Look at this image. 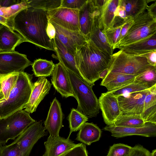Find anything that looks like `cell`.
Here are the masks:
<instances>
[{"label":"cell","instance_id":"cell-1","mask_svg":"<svg viewBox=\"0 0 156 156\" xmlns=\"http://www.w3.org/2000/svg\"><path fill=\"white\" fill-rule=\"evenodd\" d=\"M48 21L47 11L29 8L17 13L11 25L12 30L18 32L27 42L54 51L53 40L49 38L46 32Z\"/></svg>","mask_w":156,"mask_h":156},{"label":"cell","instance_id":"cell-2","mask_svg":"<svg viewBox=\"0 0 156 156\" xmlns=\"http://www.w3.org/2000/svg\"><path fill=\"white\" fill-rule=\"evenodd\" d=\"M111 57L89 40L77 48L74 55L77 68L86 82L92 87L99 79L100 73L109 68Z\"/></svg>","mask_w":156,"mask_h":156},{"label":"cell","instance_id":"cell-3","mask_svg":"<svg viewBox=\"0 0 156 156\" xmlns=\"http://www.w3.org/2000/svg\"><path fill=\"white\" fill-rule=\"evenodd\" d=\"M32 75L23 72H19L14 87L7 99L0 101V119L23 109L31 92Z\"/></svg>","mask_w":156,"mask_h":156},{"label":"cell","instance_id":"cell-4","mask_svg":"<svg viewBox=\"0 0 156 156\" xmlns=\"http://www.w3.org/2000/svg\"><path fill=\"white\" fill-rule=\"evenodd\" d=\"M67 71L78 102L77 109L88 118L96 117L99 112V108L98 99L92 87L72 72Z\"/></svg>","mask_w":156,"mask_h":156},{"label":"cell","instance_id":"cell-5","mask_svg":"<svg viewBox=\"0 0 156 156\" xmlns=\"http://www.w3.org/2000/svg\"><path fill=\"white\" fill-rule=\"evenodd\" d=\"M111 57L108 72L138 75L154 67L145 57L128 54L121 50Z\"/></svg>","mask_w":156,"mask_h":156},{"label":"cell","instance_id":"cell-6","mask_svg":"<svg viewBox=\"0 0 156 156\" xmlns=\"http://www.w3.org/2000/svg\"><path fill=\"white\" fill-rule=\"evenodd\" d=\"M36 122L29 113L23 109L0 119V145L15 139Z\"/></svg>","mask_w":156,"mask_h":156},{"label":"cell","instance_id":"cell-7","mask_svg":"<svg viewBox=\"0 0 156 156\" xmlns=\"http://www.w3.org/2000/svg\"><path fill=\"white\" fill-rule=\"evenodd\" d=\"M156 33V19L146 10L133 18V23L124 37L115 48L136 42Z\"/></svg>","mask_w":156,"mask_h":156},{"label":"cell","instance_id":"cell-8","mask_svg":"<svg viewBox=\"0 0 156 156\" xmlns=\"http://www.w3.org/2000/svg\"><path fill=\"white\" fill-rule=\"evenodd\" d=\"M41 121L36 122L14 141L18 147L20 156H29L34 145L41 138L48 134Z\"/></svg>","mask_w":156,"mask_h":156},{"label":"cell","instance_id":"cell-9","mask_svg":"<svg viewBox=\"0 0 156 156\" xmlns=\"http://www.w3.org/2000/svg\"><path fill=\"white\" fill-rule=\"evenodd\" d=\"M32 63L26 55L18 52H0V76L23 72Z\"/></svg>","mask_w":156,"mask_h":156},{"label":"cell","instance_id":"cell-10","mask_svg":"<svg viewBox=\"0 0 156 156\" xmlns=\"http://www.w3.org/2000/svg\"><path fill=\"white\" fill-rule=\"evenodd\" d=\"M79 10L60 7L47 11L49 20L68 30L80 32Z\"/></svg>","mask_w":156,"mask_h":156},{"label":"cell","instance_id":"cell-11","mask_svg":"<svg viewBox=\"0 0 156 156\" xmlns=\"http://www.w3.org/2000/svg\"><path fill=\"white\" fill-rule=\"evenodd\" d=\"M149 91V88L118 97L122 114L140 115L143 111L145 99Z\"/></svg>","mask_w":156,"mask_h":156},{"label":"cell","instance_id":"cell-12","mask_svg":"<svg viewBox=\"0 0 156 156\" xmlns=\"http://www.w3.org/2000/svg\"><path fill=\"white\" fill-rule=\"evenodd\" d=\"M98 101L104 122L107 126H112L122 114L117 98L107 92L101 94Z\"/></svg>","mask_w":156,"mask_h":156},{"label":"cell","instance_id":"cell-13","mask_svg":"<svg viewBox=\"0 0 156 156\" xmlns=\"http://www.w3.org/2000/svg\"><path fill=\"white\" fill-rule=\"evenodd\" d=\"M50 22L55 29V37L73 55L77 48L87 42L88 40L80 32L68 30Z\"/></svg>","mask_w":156,"mask_h":156},{"label":"cell","instance_id":"cell-14","mask_svg":"<svg viewBox=\"0 0 156 156\" xmlns=\"http://www.w3.org/2000/svg\"><path fill=\"white\" fill-rule=\"evenodd\" d=\"M51 76V84L62 97L75 98L67 69L60 62L55 64Z\"/></svg>","mask_w":156,"mask_h":156},{"label":"cell","instance_id":"cell-15","mask_svg":"<svg viewBox=\"0 0 156 156\" xmlns=\"http://www.w3.org/2000/svg\"><path fill=\"white\" fill-rule=\"evenodd\" d=\"M51 85L46 77H38L37 80L32 83L31 94L23 108L24 110L29 113L36 111L39 104L48 94Z\"/></svg>","mask_w":156,"mask_h":156},{"label":"cell","instance_id":"cell-16","mask_svg":"<svg viewBox=\"0 0 156 156\" xmlns=\"http://www.w3.org/2000/svg\"><path fill=\"white\" fill-rule=\"evenodd\" d=\"M104 130L110 132L112 136L120 138L131 135H140L144 137H153L156 136V124L145 123L141 127H128L107 126Z\"/></svg>","mask_w":156,"mask_h":156},{"label":"cell","instance_id":"cell-17","mask_svg":"<svg viewBox=\"0 0 156 156\" xmlns=\"http://www.w3.org/2000/svg\"><path fill=\"white\" fill-rule=\"evenodd\" d=\"M63 118L61 104L55 98L51 102L47 118L44 122V128L50 135L59 136L60 129L63 126Z\"/></svg>","mask_w":156,"mask_h":156},{"label":"cell","instance_id":"cell-18","mask_svg":"<svg viewBox=\"0 0 156 156\" xmlns=\"http://www.w3.org/2000/svg\"><path fill=\"white\" fill-rule=\"evenodd\" d=\"M100 14V10L95 6L93 0H87L79 10L80 31L88 40L95 16Z\"/></svg>","mask_w":156,"mask_h":156},{"label":"cell","instance_id":"cell-19","mask_svg":"<svg viewBox=\"0 0 156 156\" xmlns=\"http://www.w3.org/2000/svg\"><path fill=\"white\" fill-rule=\"evenodd\" d=\"M54 51L55 55L52 57L58 60L67 69L72 72L85 81L86 80L77 68L74 55L70 52L56 37L53 40Z\"/></svg>","mask_w":156,"mask_h":156},{"label":"cell","instance_id":"cell-20","mask_svg":"<svg viewBox=\"0 0 156 156\" xmlns=\"http://www.w3.org/2000/svg\"><path fill=\"white\" fill-rule=\"evenodd\" d=\"M49 135L44 142L45 151L42 156H59L77 146L69 139Z\"/></svg>","mask_w":156,"mask_h":156},{"label":"cell","instance_id":"cell-21","mask_svg":"<svg viewBox=\"0 0 156 156\" xmlns=\"http://www.w3.org/2000/svg\"><path fill=\"white\" fill-rule=\"evenodd\" d=\"M103 30L100 14L94 17L91 31L88 40L91 41L100 49L112 55L114 50L109 45L105 36L103 33Z\"/></svg>","mask_w":156,"mask_h":156},{"label":"cell","instance_id":"cell-22","mask_svg":"<svg viewBox=\"0 0 156 156\" xmlns=\"http://www.w3.org/2000/svg\"><path fill=\"white\" fill-rule=\"evenodd\" d=\"M118 48L126 53L136 55L156 51V33L132 43L119 47Z\"/></svg>","mask_w":156,"mask_h":156},{"label":"cell","instance_id":"cell-23","mask_svg":"<svg viewBox=\"0 0 156 156\" xmlns=\"http://www.w3.org/2000/svg\"><path fill=\"white\" fill-rule=\"evenodd\" d=\"M25 42L20 34L5 26L0 29V52L14 51L16 46Z\"/></svg>","mask_w":156,"mask_h":156},{"label":"cell","instance_id":"cell-24","mask_svg":"<svg viewBox=\"0 0 156 156\" xmlns=\"http://www.w3.org/2000/svg\"><path fill=\"white\" fill-rule=\"evenodd\" d=\"M140 115L145 123L156 124V84L149 88L145 99L144 110Z\"/></svg>","mask_w":156,"mask_h":156},{"label":"cell","instance_id":"cell-25","mask_svg":"<svg viewBox=\"0 0 156 156\" xmlns=\"http://www.w3.org/2000/svg\"><path fill=\"white\" fill-rule=\"evenodd\" d=\"M101 133V129L96 124L86 122L79 129L76 140L85 144L90 145L99 140Z\"/></svg>","mask_w":156,"mask_h":156},{"label":"cell","instance_id":"cell-26","mask_svg":"<svg viewBox=\"0 0 156 156\" xmlns=\"http://www.w3.org/2000/svg\"><path fill=\"white\" fill-rule=\"evenodd\" d=\"M137 76L108 72L100 85L112 90L133 81Z\"/></svg>","mask_w":156,"mask_h":156},{"label":"cell","instance_id":"cell-27","mask_svg":"<svg viewBox=\"0 0 156 156\" xmlns=\"http://www.w3.org/2000/svg\"><path fill=\"white\" fill-rule=\"evenodd\" d=\"M120 0H106L100 11V19L104 27L103 30L111 26L115 17L114 13Z\"/></svg>","mask_w":156,"mask_h":156},{"label":"cell","instance_id":"cell-28","mask_svg":"<svg viewBox=\"0 0 156 156\" xmlns=\"http://www.w3.org/2000/svg\"><path fill=\"white\" fill-rule=\"evenodd\" d=\"M147 0H120L119 5L125 9L128 18L133 19L146 10Z\"/></svg>","mask_w":156,"mask_h":156},{"label":"cell","instance_id":"cell-29","mask_svg":"<svg viewBox=\"0 0 156 156\" xmlns=\"http://www.w3.org/2000/svg\"><path fill=\"white\" fill-rule=\"evenodd\" d=\"M31 65L35 76L38 77L51 76L55 64L51 61L39 58L35 60Z\"/></svg>","mask_w":156,"mask_h":156},{"label":"cell","instance_id":"cell-30","mask_svg":"<svg viewBox=\"0 0 156 156\" xmlns=\"http://www.w3.org/2000/svg\"><path fill=\"white\" fill-rule=\"evenodd\" d=\"M149 88L147 83L135 80L133 81L116 89L107 92L117 98L124 94L143 91Z\"/></svg>","mask_w":156,"mask_h":156},{"label":"cell","instance_id":"cell-31","mask_svg":"<svg viewBox=\"0 0 156 156\" xmlns=\"http://www.w3.org/2000/svg\"><path fill=\"white\" fill-rule=\"evenodd\" d=\"M145 124L140 115L122 114L111 126L141 127L144 126Z\"/></svg>","mask_w":156,"mask_h":156},{"label":"cell","instance_id":"cell-32","mask_svg":"<svg viewBox=\"0 0 156 156\" xmlns=\"http://www.w3.org/2000/svg\"><path fill=\"white\" fill-rule=\"evenodd\" d=\"M70 129L69 136L73 132L80 129L82 126L88 121V118L77 109L72 108L68 116Z\"/></svg>","mask_w":156,"mask_h":156},{"label":"cell","instance_id":"cell-33","mask_svg":"<svg viewBox=\"0 0 156 156\" xmlns=\"http://www.w3.org/2000/svg\"><path fill=\"white\" fill-rule=\"evenodd\" d=\"M19 73H11L0 76V91L6 100L16 84Z\"/></svg>","mask_w":156,"mask_h":156},{"label":"cell","instance_id":"cell-34","mask_svg":"<svg viewBox=\"0 0 156 156\" xmlns=\"http://www.w3.org/2000/svg\"><path fill=\"white\" fill-rule=\"evenodd\" d=\"M29 8H30V6L27 0H21L19 3L9 7L0 8V15L9 20L11 23L12 19L17 13Z\"/></svg>","mask_w":156,"mask_h":156},{"label":"cell","instance_id":"cell-35","mask_svg":"<svg viewBox=\"0 0 156 156\" xmlns=\"http://www.w3.org/2000/svg\"><path fill=\"white\" fill-rule=\"evenodd\" d=\"M30 8L48 11L60 7L62 0H27Z\"/></svg>","mask_w":156,"mask_h":156},{"label":"cell","instance_id":"cell-36","mask_svg":"<svg viewBox=\"0 0 156 156\" xmlns=\"http://www.w3.org/2000/svg\"><path fill=\"white\" fill-rule=\"evenodd\" d=\"M123 26L111 27L102 31L103 33L106 36L108 44L114 50L118 41L121 29Z\"/></svg>","mask_w":156,"mask_h":156},{"label":"cell","instance_id":"cell-37","mask_svg":"<svg viewBox=\"0 0 156 156\" xmlns=\"http://www.w3.org/2000/svg\"><path fill=\"white\" fill-rule=\"evenodd\" d=\"M135 80L147 83L150 88L156 84V67H153L137 75Z\"/></svg>","mask_w":156,"mask_h":156},{"label":"cell","instance_id":"cell-38","mask_svg":"<svg viewBox=\"0 0 156 156\" xmlns=\"http://www.w3.org/2000/svg\"><path fill=\"white\" fill-rule=\"evenodd\" d=\"M132 149L123 144H114L110 147L107 156H129Z\"/></svg>","mask_w":156,"mask_h":156},{"label":"cell","instance_id":"cell-39","mask_svg":"<svg viewBox=\"0 0 156 156\" xmlns=\"http://www.w3.org/2000/svg\"><path fill=\"white\" fill-rule=\"evenodd\" d=\"M0 156H20L16 144L12 142L8 145H0Z\"/></svg>","mask_w":156,"mask_h":156},{"label":"cell","instance_id":"cell-40","mask_svg":"<svg viewBox=\"0 0 156 156\" xmlns=\"http://www.w3.org/2000/svg\"><path fill=\"white\" fill-rule=\"evenodd\" d=\"M59 156H88L85 144L79 143L72 149Z\"/></svg>","mask_w":156,"mask_h":156},{"label":"cell","instance_id":"cell-41","mask_svg":"<svg viewBox=\"0 0 156 156\" xmlns=\"http://www.w3.org/2000/svg\"><path fill=\"white\" fill-rule=\"evenodd\" d=\"M87 0H62L61 7L79 10Z\"/></svg>","mask_w":156,"mask_h":156},{"label":"cell","instance_id":"cell-42","mask_svg":"<svg viewBox=\"0 0 156 156\" xmlns=\"http://www.w3.org/2000/svg\"><path fill=\"white\" fill-rule=\"evenodd\" d=\"M129 156H151V153L143 146L138 144L132 147Z\"/></svg>","mask_w":156,"mask_h":156},{"label":"cell","instance_id":"cell-43","mask_svg":"<svg viewBox=\"0 0 156 156\" xmlns=\"http://www.w3.org/2000/svg\"><path fill=\"white\" fill-rule=\"evenodd\" d=\"M139 56L145 57L151 65L156 67V51L148 52Z\"/></svg>","mask_w":156,"mask_h":156},{"label":"cell","instance_id":"cell-44","mask_svg":"<svg viewBox=\"0 0 156 156\" xmlns=\"http://www.w3.org/2000/svg\"><path fill=\"white\" fill-rule=\"evenodd\" d=\"M133 19H130L127 21L122 26L118 41L116 44L120 42L126 35L129 29L133 23Z\"/></svg>","mask_w":156,"mask_h":156},{"label":"cell","instance_id":"cell-45","mask_svg":"<svg viewBox=\"0 0 156 156\" xmlns=\"http://www.w3.org/2000/svg\"><path fill=\"white\" fill-rule=\"evenodd\" d=\"M46 32L48 37L51 40H53L55 37V29L49 20L46 29Z\"/></svg>","mask_w":156,"mask_h":156},{"label":"cell","instance_id":"cell-46","mask_svg":"<svg viewBox=\"0 0 156 156\" xmlns=\"http://www.w3.org/2000/svg\"><path fill=\"white\" fill-rule=\"evenodd\" d=\"M115 16H118L126 21H127L130 19L128 18L126 16V11L124 7L119 5L117 7L114 13Z\"/></svg>","mask_w":156,"mask_h":156},{"label":"cell","instance_id":"cell-47","mask_svg":"<svg viewBox=\"0 0 156 156\" xmlns=\"http://www.w3.org/2000/svg\"><path fill=\"white\" fill-rule=\"evenodd\" d=\"M19 0H0V9L20 3Z\"/></svg>","mask_w":156,"mask_h":156},{"label":"cell","instance_id":"cell-48","mask_svg":"<svg viewBox=\"0 0 156 156\" xmlns=\"http://www.w3.org/2000/svg\"><path fill=\"white\" fill-rule=\"evenodd\" d=\"M146 10L150 15L156 19V0L150 5H147Z\"/></svg>","mask_w":156,"mask_h":156},{"label":"cell","instance_id":"cell-49","mask_svg":"<svg viewBox=\"0 0 156 156\" xmlns=\"http://www.w3.org/2000/svg\"><path fill=\"white\" fill-rule=\"evenodd\" d=\"M0 23L9 29L12 30L10 22L9 20L5 17L0 15Z\"/></svg>","mask_w":156,"mask_h":156},{"label":"cell","instance_id":"cell-50","mask_svg":"<svg viewBox=\"0 0 156 156\" xmlns=\"http://www.w3.org/2000/svg\"><path fill=\"white\" fill-rule=\"evenodd\" d=\"M95 6L100 10H101L106 1V0H93Z\"/></svg>","mask_w":156,"mask_h":156},{"label":"cell","instance_id":"cell-51","mask_svg":"<svg viewBox=\"0 0 156 156\" xmlns=\"http://www.w3.org/2000/svg\"><path fill=\"white\" fill-rule=\"evenodd\" d=\"M109 70V68H107L101 72L99 74V79L101 78L103 80L108 73Z\"/></svg>","mask_w":156,"mask_h":156},{"label":"cell","instance_id":"cell-52","mask_svg":"<svg viewBox=\"0 0 156 156\" xmlns=\"http://www.w3.org/2000/svg\"><path fill=\"white\" fill-rule=\"evenodd\" d=\"M151 156H156V150H153L151 153Z\"/></svg>","mask_w":156,"mask_h":156},{"label":"cell","instance_id":"cell-53","mask_svg":"<svg viewBox=\"0 0 156 156\" xmlns=\"http://www.w3.org/2000/svg\"><path fill=\"white\" fill-rule=\"evenodd\" d=\"M4 99H5V98L4 95L0 91V101Z\"/></svg>","mask_w":156,"mask_h":156},{"label":"cell","instance_id":"cell-54","mask_svg":"<svg viewBox=\"0 0 156 156\" xmlns=\"http://www.w3.org/2000/svg\"><path fill=\"white\" fill-rule=\"evenodd\" d=\"M3 25L2 23H0V29L3 26Z\"/></svg>","mask_w":156,"mask_h":156}]
</instances>
